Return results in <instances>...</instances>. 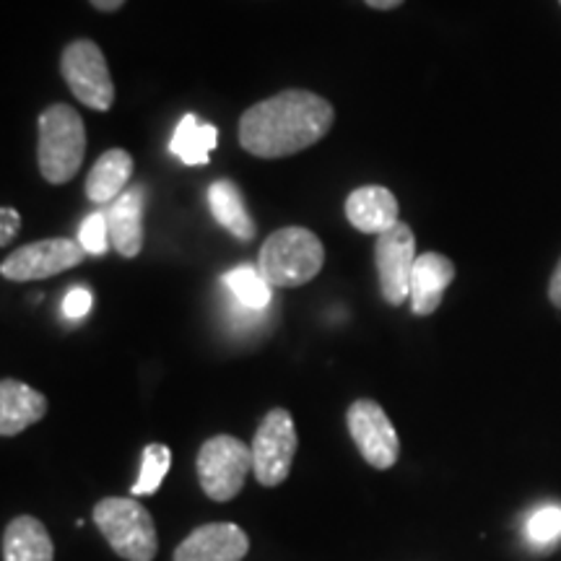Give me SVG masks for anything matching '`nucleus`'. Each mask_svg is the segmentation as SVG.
Masks as SVG:
<instances>
[{
	"label": "nucleus",
	"instance_id": "1",
	"mask_svg": "<svg viewBox=\"0 0 561 561\" xmlns=\"http://www.w3.org/2000/svg\"><path fill=\"white\" fill-rule=\"evenodd\" d=\"M335 110L320 94L289 89L252 104L240 117L242 149L257 159H284L320 144L333 128Z\"/></svg>",
	"mask_w": 561,
	"mask_h": 561
},
{
	"label": "nucleus",
	"instance_id": "2",
	"mask_svg": "<svg viewBox=\"0 0 561 561\" xmlns=\"http://www.w3.org/2000/svg\"><path fill=\"white\" fill-rule=\"evenodd\" d=\"M325 263L320 237L305 227L273 231L257 255V271L271 289H294L310 284Z\"/></svg>",
	"mask_w": 561,
	"mask_h": 561
},
{
	"label": "nucleus",
	"instance_id": "3",
	"mask_svg": "<svg viewBox=\"0 0 561 561\" xmlns=\"http://www.w3.org/2000/svg\"><path fill=\"white\" fill-rule=\"evenodd\" d=\"M87 128L70 104H53L37 121V164L50 185H66L81 170Z\"/></svg>",
	"mask_w": 561,
	"mask_h": 561
},
{
	"label": "nucleus",
	"instance_id": "4",
	"mask_svg": "<svg viewBox=\"0 0 561 561\" xmlns=\"http://www.w3.org/2000/svg\"><path fill=\"white\" fill-rule=\"evenodd\" d=\"M94 525L107 538L117 557L151 561L157 557V525L151 512L136 496H107L94 507Z\"/></svg>",
	"mask_w": 561,
	"mask_h": 561
},
{
	"label": "nucleus",
	"instance_id": "5",
	"mask_svg": "<svg viewBox=\"0 0 561 561\" xmlns=\"http://www.w3.org/2000/svg\"><path fill=\"white\" fill-rule=\"evenodd\" d=\"M198 481L208 500L229 502L244 489L252 471V447L231 434H216L198 453Z\"/></svg>",
	"mask_w": 561,
	"mask_h": 561
},
{
	"label": "nucleus",
	"instance_id": "6",
	"mask_svg": "<svg viewBox=\"0 0 561 561\" xmlns=\"http://www.w3.org/2000/svg\"><path fill=\"white\" fill-rule=\"evenodd\" d=\"M60 73L70 94L81 104L107 112L115 104V83H112L107 60L100 45L91 39H76L60 55Z\"/></svg>",
	"mask_w": 561,
	"mask_h": 561
},
{
	"label": "nucleus",
	"instance_id": "7",
	"mask_svg": "<svg viewBox=\"0 0 561 561\" xmlns=\"http://www.w3.org/2000/svg\"><path fill=\"white\" fill-rule=\"evenodd\" d=\"M252 473L263 486H280L291 473L294 455H297L299 437L291 413L286 409H273L257 426L252 439Z\"/></svg>",
	"mask_w": 561,
	"mask_h": 561
},
{
	"label": "nucleus",
	"instance_id": "8",
	"mask_svg": "<svg viewBox=\"0 0 561 561\" xmlns=\"http://www.w3.org/2000/svg\"><path fill=\"white\" fill-rule=\"evenodd\" d=\"M348 434L354 439L356 450L362 458L377 471H388L401 458V439H398L396 426L380 403L362 398L348 405L346 413Z\"/></svg>",
	"mask_w": 561,
	"mask_h": 561
},
{
	"label": "nucleus",
	"instance_id": "9",
	"mask_svg": "<svg viewBox=\"0 0 561 561\" xmlns=\"http://www.w3.org/2000/svg\"><path fill=\"white\" fill-rule=\"evenodd\" d=\"M416 237L409 224L396 227L377 237L375 261L380 273V291L388 305L401 307L411 297V271L416 263Z\"/></svg>",
	"mask_w": 561,
	"mask_h": 561
},
{
	"label": "nucleus",
	"instance_id": "10",
	"mask_svg": "<svg viewBox=\"0 0 561 561\" xmlns=\"http://www.w3.org/2000/svg\"><path fill=\"white\" fill-rule=\"evenodd\" d=\"M87 250L73 240H39L24 248L13 250L3 263H0V273L3 278L13 280V284H24V280H42L53 278L62 271L76 268L83 263Z\"/></svg>",
	"mask_w": 561,
	"mask_h": 561
},
{
	"label": "nucleus",
	"instance_id": "11",
	"mask_svg": "<svg viewBox=\"0 0 561 561\" xmlns=\"http://www.w3.org/2000/svg\"><path fill=\"white\" fill-rule=\"evenodd\" d=\"M250 538L234 523H208L195 528L174 551L172 561H242Z\"/></svg>",
	"mask_w": 561,
	"mask_h": 561
},
{
	"label": "nucleus",
	"instance_id": "12",
	"mask_svg": "<svg viewBox=\"0 0 561 561\" xmlns=\"http://www.w3.org/2000/svg\"><path fill=\"white\" fill-rule=\"evenodd\" d=\"M455 278V265L450 257L439 252H424L416 257L411 271V310L419 318L434 314L439 310L442 297Z\"/></svg>",
	"mask_w": 561,
	"mask_h": 561
},
{
	"label": "nucleus",
	"instance_id": "13",
	"mask_svg": "<svg viewBox=\"0 0 561 561\" xmlns=\"http://www.w3.org/2000/svg\"><path fill=\"white\" fill-rule=\"evenodd\" d=\"M346 216L364 234H385L398 224V198L382 185L356 187L346 198Z\"/></svg>",
	"mask_w": 561,
	"mask_h": 561
},
{
	"label": "nucleus",
	"instance_id": "14",
	"mask_svg": "<svg viewBox=\"0 0 561 561\" xmlns=\"http://www.w3.org/2000/svg\"><path fill=\"white\" fill-rule=\"evenodd\" d=\"M47 398L30 385L5 377L0 382V434L16 437L32 424L45 419Z\"/></svg>",
	"mask_w": 561,
	"mask_h": 561
},
{
	"label": "nucleus",
	"instance_id": "15",
	"mask_svg": "<svg viewBox=\"0 0 561 561\" xmlns=\"http://www.w3.org/2000/svg\"><path fill=\"white\" fill-rule=\"evenodd\" d=\"M110 237L123 257L144 250V187H128L107 210Z\"/></svg>",
	"mask_w": 561,
	"mask_h": 561
},
{
	"label": "nucleus",
	"instance_id": "16",
	"mask_svg": "<svg viewBox=\"0 0 561 561\" xmlns=\"http://www.w3.org/2000/svg\"><path fill=\"white\" fill-rule=\"evenodd\" d=\"M55 543L37 517L21 515L3 530V561H53Z\"/></svg>",
	"mask_w": 561,
	"mask_h": 561
},
{
	"label": "nucleus",
	"instance_id": "17",
	"mask_svg": "<svg viewBox=\"0 0 561 561\" xmlns=\"http://www.w3.org/2000/svg\"><path fill=\"white\" fill-rule=\"evenodd\" d=\"M130 178H133L130 153L123 149L104 151L89 172V180H87L89 201L96 203V206L117 201L125 191H128Z\"/></svg>",
	"mask_w": 561,
	"mask_h": 561
},
{
	"label": "nucleus",
	"instance_id": "18",
	"mask_svg": "<svg viewBox=\"0 0 561 561\" xmlns=\"http://www.w3.org/2000/svg\"><path fill=\"white\" fill-rule=\"evenodd\" d=\"M208 203L214 219L221 224L224 229L229 231L231 237H237L240 242H252L257 234L255 221H252L248 206H244V198L240 187L231 180H216L214 185L208 187Z\"/></svg>",
	"mask_w": 561,
	"mask_h": 561
},
{
	"label": "nucleus",
	"instance_id": "19",
	"mask_svg": "<svg viewBox=\"0 0 561 561\" xmlns=\"http://www.w3.org/2000/svg\"><path fill=\"white\" fill-rule=\"evenodd\" d=\"M219 144V130L214 125L201 123L198 115H185L174 130L170 149L187 167H206L208 153Z\"/></svg>",
	"mask_w": 561,
	"mask_h": 561
},
{
	"label": "nucleus",
	"instance_id": "20",
	"mask_svg": "<svg viewBox=\"0 0 561 561\" xmlns=\"http://www.w3.org/2000/svg\"><path fill=\"white\" fill-rule=\"evenodd\" d=\"M224 286L234 294L244 310H265L271 305V286L265 284L261 271L250 268V265H240V268L224 273Z\"/></svg>",
	"mask_w": 561,
	"mask_h": 561
},
{
	"label": "nucleus",
	"instance_id": "21",
	"mask_svg": "<svg viewBox=\"0 0 561 561\" xmlns=\"http://www.w3.org/2000/svg\"><path fill=\"white\" fill-rule=\"evenodd\" d=\"M172 466V450L167 445H149L140 458V473L138 481L133 483L130 494L133 496H149L157 494L164 483V476L170 473Z\"/></svg>",
	"mask_w": 561,
	"mask_h": 561
},
{
	"label": "nucleus",
	"instance_id": "22",
	"mask_svg": "<svg viewBox=\"0 0 561 561\" xmlns=\"http://www.w3.org/2000/svg\"><path fill=\"white\" fill-rule=\"evenodd\" d=\"M525 538L538 551H549L561 541V507L559 504H543L525 523Z\"/></svg>",
	"mask_w": 561,
	"mask_h": 561
},
{
	"label": "nucleus",
	"instance_id": "23",
	"mask_svg": "<svg viewBox=\"0 0 561 561\" xmlns=\"http://www.w3.org/2000/svg\"><path fill=\"white\" fill-rule=\"evenodd\" d=\"M79 244L87 250V255H104V252H107V248L112 244L107 214L96 210V214H91L83 219L79 229Z\"/></svg>",
	"mask_w": 561,
	"mask_h": 561
},
{
	"label": "nucleus",
	"instance_id": "24",
	"mask_svg": "<svg viewBox=\"0 0 561 561\" xmlns=\"http://www.w3.org/2000/svg\"><path fill=\"white\" fill-rule=\"evenodd\" d=\"M91 307H94V297H91L87 286H73V289L66 294V299H62V314H66L68 320L87 318Z\"/></svg>",
	"mask_w": 561,
	"mask_h": 561
},
{
	"label": "nucleus",
	"instance_id": "25",
	"mask_svg": "<svg viewBox=\"0 0 561 561\" xmlns=\"http://www.w3.org/2000/svg\"><path fill=\"white\" fill-rule=\"evenodd\" d=\"M19 229H21L19 210L5 206L3 210H0V244H9L13 237L19 234Z\"/></svg>",
	"mask_w": 561,
	"mask_h": 561
},
{
	"label": "nucleus",
	"instance_id": "26",
	"mask_svg": "<svg viewBox=\"0 0 561 561\" xmlns=\"http://www.w3.org/2000/svg\"><path fill=\"white\" fill-rule=\"evenodd\" d=\"M549 299H551V305H557L559 310H561V261H559L557 271H553V276H551V284H549Z\"/></svg>",
	"mask_w": 561,
	"mask_h": 561
},
{
	"label": "nucleus",
	"instance_id": "27",
	"mask_svg": "<svg viewBox=\"0 0 561 561\" xmlns=\"http://www.w3.org/2000/svg\"><path fill=\"white\" fill-rule=\"evenodd\" d=\"M91 5H94L96 11H104V13H112V11H117L121 9V5L125 3V0H89Z\"/></svg>",
	"mask_w": 561,
	"mask_h": 561
},
{
	"label": "nucleus",
	"instance_id": "28",
	"mask_svg": "<svg viewBox=\"0 0 561 561\" xmlns=\"http://www.w3.org/2000/svg\"><path fill=\"white\" fill-rule=\"evenodd\" d=\"M364 3L371 5V9H377V11H390V9H398L403 0H364Z\"/></svg>",
	"mask_w": 561,
	"mask_h": 561
},
{
	"label": "nucleus",
	"instance_id": "29",
	"mask_svg": "<svg viewBox=\"0 0 561 561\" xmlns=\"http://www.w3.org/2000/svg\"><path fill=\"white\" fill-rule=\"evenodd\" d=\"M559 3H561V0H559Z\"/></svg>",
	"mask_w": 561,
	"mask_h": 561
}]
</instances>
